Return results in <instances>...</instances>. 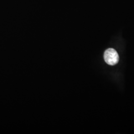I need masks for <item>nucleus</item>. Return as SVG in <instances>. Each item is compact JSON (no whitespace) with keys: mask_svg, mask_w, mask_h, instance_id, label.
Wrapping results in <instances>:
<instances>
[{"mask_svg":"<svg viewBox=\"0 0 134 134\" xmlns=\"http://www.w3.org/2000/svg\"><path fill=\"white\" fill-rule=\"evenodd\" d=\"M104 59L105 62L111 66L117 64L119 60L118 54L115 49L109 48L107 49L104 54Z\"/></svg>","mask_w":134,"mask_h":134,"instance_id":"1","label":"nucleus"}]
</instances>
